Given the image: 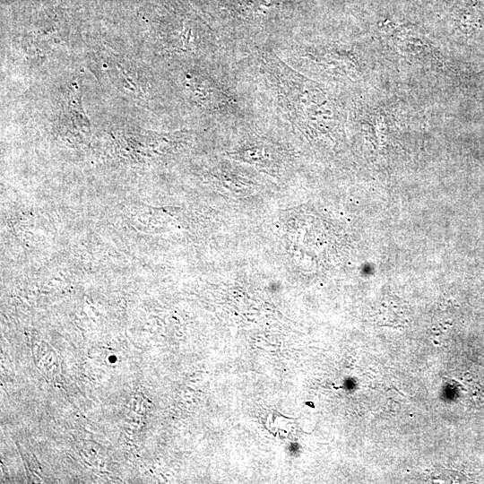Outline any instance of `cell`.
<instances>
[{"label":"cell","instance_id":"6da1fadb","mask_svg":"<svg viewBox=\"0 0 484 484\" xmlns=\"http://www.w3.org/2000/svg\"><path fill=\"white\" fill-rule=\"evenodd\" d=\"M261 65L278 105L292 122L301 127L321 126L333 119L332 102L317 83L273 53H264Z\"/></svg>","mask_w":484,"mask_h":484},{"label":"cell","instance_id":"7a4b0ae2","mask_svg":"<svg viewBox=\"0 0 484 484\" xmlns=\"http://www.w3.org/2000/svg\"><path fill=\"white\" fill-rule=\"evenodd\" d=\"M186 89L191 98L208 111H226L234 103L220 83L204 73H188L186 76Z\"/></svg>","mask_w":484,"mask_h":484}]
</instances>
